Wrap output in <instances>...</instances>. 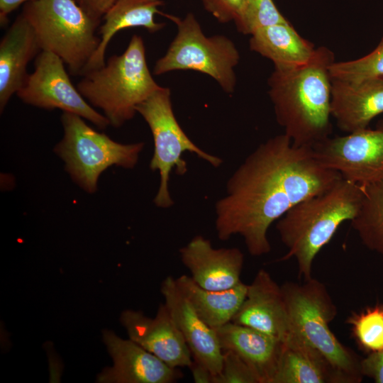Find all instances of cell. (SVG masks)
<instances>
[{"label":"cell","instance_id":"obj_23","mask_svg":"<svg viewBox=\"0 0 383 383\" xmlns=\"http://www.w3.org/2000/svg\"><path fill=\"white\" fill-rule=\"evenodd\" d=\"M175 279L197 314L215 330L232 321L248 289V284L243 282L228 289L210 290L201 287L186 274Z\"/></svg>","mask_w":383,"mask_h":383},{"label":"cell","instance_id":"obj_1","mask_svg":"<svg viewBox=\"0 0 383 383\" xmlns=\"http://www.w3.org/2000/svg\"><path fill=\"white\" fill-rule=\"evenodd\" d=\"M342 176L316 159L312 148L295 146L284 133L261 143L228 179L216 204L218 238L244 239L249 253L267 254L270 226L299 202L333 187Z\"/></svg>","mask_w":383,"mask_h":383},{"label":"cell","instance_id":"obj_22","mask_svg":"<svg viewBox=\"0 0 383 383\" xmlns=\"http://www.w3.org/2000/svg\"><path fill=\"white\" fill-rule=\"evenodd\" d=\"M250 35V49L271 60L275 69L301 67L311 60L316 50L289 21L259 28Z\"/></svg>","mask_w":383,"mask_h":383},{"label":"cell","instance_id":"obj_19","mask_svg":"<svg viewBox=\"0 0 383 383\" xmlns=\"http://www.w3.org/2000/svg\"><path fill=\"white\" fill-rule=\"evenodd\" d=\"M222 350L240 357L260 383H272L283 341L257 330L230 322L216 330Z\"/></svg>","mask_w":383,"mask_h":383},{"label":"cell","instance_id":"obj_11","mask_svg":"<svg viewBox=\"0 0 383 383\" xmlns=\"http://www.w3.org/2000/svg\"><path fill=\"white\" fill-rule=\"evenodd\" d=\"M312 148L322 165L348 181L365 186L383 178V120L374 129L328 137Z\"/></svg>","mask_w":383,"mask_h":383},{"label":"cell","instance_id":"obj_26","mask_svg":"<svg viewBox=\"0 0 383 383\" xmlns=\"http://www.w3.org/2000/svg\"><path fill=\"white\" fill-rule=\"evenodd\" d=\"M331 79L360 82L383 78V37L376 48L360 58L334 62L330 67Z\"/></svg>","mask_w":383,"mask_h":383},{"label":"cell","instance_id":"obj_9","mask_svg":"<svg viewBox=\"0 0 383 383\" xmlns=\"http://www.w3.org/2000/svg\"><path fill=\"white\" fill-rule=\"evenodd\" d=\"M136 111L148 123L154 141L150 168L152 171L158 170L160 176L154 203L160 208L167 209L174 204L169 191L171 171L175 168L178 175H184L187 171L186 161L182 159L183 152H193L215 167H219L223 161L199 148L182 130L174 116L168 87H160L138 105Z\"/></svg>","mask_w":383,"mask_h":383},{"label":"cell","instance_id":"obj_27","mask_svg":"<svg viewBox=\"0 0 383 383\" xmlns=\"http://www.w3.org/2000/svg\"><path fill=\"white\" fill-rule=\"evenodd\" d=\"M287 21L272 0H245L242 16L235 26L238 32L251 35L259 28Z\"/></svg>","mask_w":383,"mask_h":383},{"label":"cell","instance_id":"obj_8","mask_svg":"<svg viewBox=\"0 0 383 383\" xmlns=\"http://www.w3.org/2000/svg\"><path fill=\"white\" fill-rule=\"evenodd\" d=\"M174 21L177 33L165 54L153 67V74L160 75L176 70H192L213 78L228 94L236 86L235 68L240 61L239 52L227 36H206L192 13L184 18L165 14Z\"/></svg>","mask_w":383,"mask_h":383},{"label":"cell","instance_id":"obj_3","mask_svg":"<svg viewBox=\"0 0 383 383\" xmlns=\"http://www.w3.org/2000/svg\"><path fill=\"white\" fill-rule=\"evenodd\" d=\"M362 196V186L341 178L324 192L293 206L276 225L287 249L280 260L294 258L299 277L311 278L316 256L343 223L354 218Z\"/></svg>","mask_w":383,"mask_h":383},{"label":"cell","instance_id":"obj_33","mask_svg":"<svg viewBox=\"0 0 383 383\" xmlns=\"http://www.w3.org/2000/svg\"><path fill=\"white\" fill-rule=\"evenodd\" d=\"M32 0H0V24L5 26L8 22V17L11 12L20 5Z\"/></svg>","mask_w":383,"mask_h":383},{"label":"cell","instance_id":"obj_15","mask_svg":"<svg viewBox=\"0 0 383 383\" xmlns=\"http://www.w3.org/2000/svg\"><path fill=\"white\" fill-rule=\"evenodd\" d=\"M233 323L245 326L284 340L290 323L282 287L264 269L248 284L245 298Z\"/></svg>","mask_w":383,"mask_h":383},{"label":"cell","instance_id":"obj_25","mask_svg":"<svg viewBox=\"0 0 383 383\" xmlns=\"http://www.w3.org/2000/svg\"><path fill=\"white\" fill-rule=\"evenodd\" d=\"M346 323L362 350L369 354L383 350V304L353 313Z\"/></svg>","mask_w":383,"mask_h":383},{"label":"cell","instance_id":"obj_2","mask_svg":"<svg viewBox=\"0 0 383 383\" xmlns=\"http://www.w3.org/2000/svg\"><path fill=\"white\" fill-rule=\"evenodd\" d=\"M334 62V53L319 47L307 64L274 68L268 79L276 120L295 146L313 148L331 133L330 67Z\"/></svg>","mask_w":383,"mask_h":383},{"label":"cell","instance_id":"obj_32","mask_svg":"<svg viewBox=\"0 0 383 383\" xmlns=\"http://www.w3.org/2000/svg\"><path fill=\"white\" fill-rule=\"evenodd\" d=\"M189 368L195 383H212L213 374L203 364L193 359Z\"/></svg>","mask_w":383,"mask_h":383},{"label":"cell","instance_id":"obj_5","mask_svg":"<svg viewBox=\"0 0 383 383\" xmlns=\"http://www.w3.org/2000/svg\"><path fill=\"white\" fill-rule=\"evenodd\" d=\"M290 331L303 338L331 362L343 383H360L364 376L357 355L343 345L330 328L337 308L324 284L313 277L281 285Z\"/></svg>","mask_w":383,"mask_h":383},{"label":"cell","instance_id":"obj_31","mask_svg":"<svg viewBox=\"0 0 383 383\" xmlns=\"http://www.w3.org/2000/svg\"><path fill=\"white\" fill-rule=\"evenodd\" d=\"M88 14L98 20L102 18L106 11L117 0H74Z\"/></svg>","mask_w":383,"mask_h":383},{"label":"cell","instance_id":"obj_28","mask_svg":"<svg viewBox=\"0 0 383 383\" xmlns=\"http://www.w3.org/2000/svg\"><path fill=\"white\" fill-rule=\"evenodd\" d=\"M212 383H260L250 366L237 354L223 351L221 370L213 376Z\"/></svg>","mask_w":383,"mask_h":383},{"label":"cell","instance_id":"obj_13","mask_svg":"<svg viewBox=\"0 0 383 383\" xmlns=\"http://www.w3.org/2000/svg\"><path fill=\"white\" fill-rule=\"evenodd\" d=\"M103 339L113 365L99 374L103 383H173L182 377L174 368L131 340L122 339L110 331H103Z\"/></svg>","mask_w":383,"mask_h":383},{"label":"cell","instance_id":"obj_4","mask_svg":"<svg viewBox=\"0 0 383 383\" xmlns=\"http://www.w3.org/2000/svg\"><path fill=\"white\" fill-rule=\"evenodd\" d=\"M82 77L78 91L114 128L131 120L138 105L161 87L150 72L144 41L138 35L132 36L122 54L112 55L103 66Z\"/></svg>","mask_w":383,"mask_h":383},{"label":"cell","instance_id":"obj_20","mask_svg":"<svg viewBox=\"0 0 383 383\" xmlns=\"http://www.w3.org/2000/svg\"><path fill=\"white\" fill-rule=\"evenodd\" d=\"M272 383H343L327 358L294 332L283 340Z\"/></svg>","mask_w":383,"mask_h":383},{"label":"cell","instance_id":"obj_14","mask_svg":"<svg viewBox=\"0 0 383 383\" xmlns=\"http://www.w3.org/2000/svg\"><path fill=\"white\" fill-rule=\"evenodd\" d=\"M161 293L172 319L187 344L193 359L205 365L213 374L221 370L223 350L216 331L206 324L178 287L175 278L167 277Z\"/></svg>","mask_w":383,"mask_h":383},{"label":"cell","instance_id":"obj_12","mask_svg":"<svg viewBox=\"0 0 383 383\" xmlns=\"http://www.w3.org/2000/svg\"><path fill=\"white\" fill-rule=\"evenodd\" d=\"M121 323L129 338L174 368L191 365L193 357L166 305L161 304L154 318L141 311L126 310Z\"/></svg>","mask_w":383,"mask_h":383},{"label":"cell","instance_id":"obj_21","mask_svg":"<svg viewBox=\"0 0 383 383\" xmlns=\"http://www.w3.org/2000/svg\"><path fill=\"white\" fill-rule=\"evenodd\" d=\"M163 4L162 0H117L102 18L104 23L98 30L99 45L82 74L105 64L107 46L118 31L134 27L144 28L150 33L162 29L165 23L156 22L155 15H165L158 9Z\"/></svg>","mask_w":383,"mask_h":383},{"label":"cell","instance_id":"obj_29","mask_svg":"<svg viewBox=\"0 0 383 383\" xmlns=\"http://www.w3.org/2000/svg\"><path fill=\"white\" fill-rule=\"evenodd\" d=\"M204 9L218 21L237 24L244 9L245 0H201Z\"/></svg>","mask_w":383,"mask_h":383},{"label":"cell","instance_id":"obj_30","mask_svg":"<svg viewBox=\"0 0 383 383\" xmlns=\"http://www.w3.org/2000/svg\"><path fill=\"white\" fill-rule=\"evenodd\" d=\"M360 365L364 377L371 378L376 383H383V350L367 354L361 359Z\"/></svg>","mask_w":383,"mask_h":383},{"label":"cell","instance_id":"obj_24","mask_svg":"<svg viewBox=\"0 0 383 383\" xmlns=\"http://www.w3.org/2000/svg\"><path fill=\"white\" fill-rule=\"evenodd\" d=\"M362 187V201L351 225L362 243L383 257V178Z\"/></svg>","mask_w":383,"mask_h":383},{"label":"cell","instance_id":"obj_7","mask_svg":"<svg viewBox=\"0 0 383 383\" xmlns=\"http://www.w3.org/2000/svg\"><path fill=\"white\" fill-rule=\"evenodd\" d=\"M61 123L63 137L54 152L64 162L72 180L89 194L96 192L100 175L109 167L134 168L144 148L143 142H116L72 113L63 112Z\"/></svg>","mask_w":383,"mask_h":383},{"label":"cell","instance_id":"obj_16","mask_svg":"<svg viewBox=\"0 0 383 383\" xmlns=\"http://www.w3.org/2000/svg\"><path fill=\"white\" fill-rule=\"evenodd\" d=\"M179 255L192 279L202 288L228 289L242 282L244 255L237 248H215L199 235L179 249Z\"/></svg>","mask_w":383,"mask_h":383},{"label":"cell","instance_id":"obj_10","mask_svg":"<svg viewBox=\"0 0 383 383\" xmlns=\"http://www.w3.org/2000/svg\"><path fill=\"white\" fill-rule=\"evenodd\" d=\"M65 62L57 55L40 51L35 57L34 70L28 74L16 93L25 104L33 106L78 115L101 130L110 123L96 111L75 87L65 68Z\"/></svg>","mask_w":383,"mask_h":383},{"label":"cell","instance_id":"obj_17","mask_svg":"<svg viewBox=\"0 0 383 383\" xmlns=\"http://www.w3.org/2000/svg\"><path fill=\"white\" fill-rule=\"evenodd\" d=\"M331 109L343 131L367 128L374 118L383 113V78L360 82L332 79Z\"/></svg>","mask_w":383,"mask_h":383},{"label":"cell","instance_id":"obj_18","mask_svg":"<svg viewBox=\"0 0 383 383\" xmlns=\"http://www.w3.org/2000/svg\"><path fill=\"white\" fill-rule=\"evenodd\" d=\"M41 51L35 31L21 13L0 42V112L23 86L30 60Z\"/></svg>","mask_w":383,"mask_h":383},{"label":"cell","instance_id":"obj_6","mask_svg":"<svg viewBox=\"0 0 383 383\" xmlns=\"http://www.w3.org/2000/svg\"><path fill=\"white\" fill-rule=\"evenodd\" d=\"M21 14L36 35L41 51L57 55L70 73L82 76L98 48L101 21L88 14L74 0H32Z\"/></svg>","mask_w":383,"mask_h":383}]
</instances>
